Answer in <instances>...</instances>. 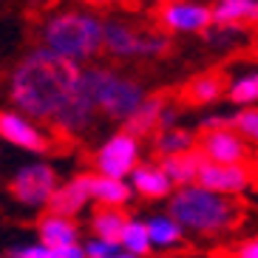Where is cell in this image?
I'll return each instance as SVG.
<instances>
[{
  "label": "cell",
  "instance_id": "obj_26",
  "mask_svg": "<svg viewBox=\"0 0 258 258\" xmlns=\"http://www.w3.org/2000/svg\"><path fill=\"white\" fill-rule=\"evenodd\" d=\"M227 99L233 105H241V108L255 105L258 102V71H244L235 80H230Z\"/></svg>",
  "mask_w": 258,
  "mask_h": 258
},
{
  "label": "cell",
  "instance_id": "obj_33",
  "mask_svg": "<svg viewBox=\"0 0 258 258\" xmlns=\"http://www.w3.org/2000/svg\"><path fill=\"white\" fill-rule=\"evenodd\" d=\"M255 167H258V156H255Z\"/></svg>",
  "mask_w": 258,
  "mask_h": 258
},
{
  "label": "cell",
  "instance_id": "obj_19",
  "mask_svg": "<svg viewBox=\"0 0 258 258\" xmlns=\"http://www.w3.org/2000/svg\"><path fill=\"white\" fill-rule=\"evenodd\" d=\"M162 170L170 176V182L176 184V190L182 187H193L199 182V173H202V165H205V156L199 153V148L193 153H182V156H170V159H159Z\"/></svg>",
  "mask_w": 258,
  "mask_h": 258
},
{
  "label": "cell",
  "instance_id": "obj_27",
  "mask_svg": "<svg viewBox=\"0 0 258 258\" xmlns=\"http://www.w3.org/2000/svg\"><path fill=\"white\" fill-rule=\"evenodd\" d=\"M230 125L238 137H244L252 148H258V108H238L230 116Z\"/></svg>",
  "mask_w": 258,
  "mask_h": 258
},
{
  "label": "cell",
  "instance_id": "obj_1",
  "mask_svg": "<svg viewBox=\"0 0 258 258\" xmlns=\"http://www.w3.org/2000/svg\"><path fill=\"white\" fill-rule=\"evenodd\" d=\"M83 69L60 54L34 46L15 62L9 74V102L17 114L34 122H51L80 94Z\"/></svg>",
  "mask_w": 258,
  "mask_h": 258
},
{
  "label": "cell",
  "instance_id": "obj_20",
  "mask_svg": "<svg viewBox=\"0 0 258 258\" xmlns=\"http://www.w3.org/2000/svg\"><path fill=\"white\" fill-rule=\"evenodd\" d=\"M128 221H131V216L122 207H94L91 233H94V238H102V241H122Z\"/></svg>",
  "mask_w": 258,
  "mask_h": 258
},
{
  "label": "cell",
  "instance_id": "obj_6",
  "mask_svg": "<svg viewBox=\"0 0 258 258\" xmlns=\"http://www.w3.org/2000/svg\"><path fill=\"white\" fill-rule=\"evenodd\" d=\"M139 153H142V142L134 139L131 134L119 131L114 137H108L105 142L99 145L91 156L94 173L105 176V179H119L125 182V176H134L142 162H139Z\"/></svg>",
  "mask_w": 258,
  "mask_h": 258
},
{
  "label": "cell",
  "instance_id": "obj_10",
  "mask_svg": "<svg viewBox=\"0 0 258 258\" xmlns=\"http://www.w3.org/2000/svg\"><path fill=\"white\" fill-rule=\"evenodd\" d=\"M252 182H255V170L250 165H213V162H205L196 184L210 190V193L233 199L244 190H250Z\"/></svg>",
  "mask_w": 258,
  "mask_h": 258
},
{
  "label": "cell",
  "instance_id": "obj_16",
  "mask_svg": "<svg viewBox=\"0 0 258 258\" xmlns=\"http://www.w3.org/2000/svg\"><path fill=\"white\" fill-rule=\"evenodd\" d=\"M167 102H170L167 94H151V97L142 102V108H139L137 114L122 125V131L131 134L134 139H139V142L148 139V137H156V134H159V122H162V114H165Z\"/></svg>",
  "mask_w": 258,
  "mask_h": 258
},
{
  "label": "cell",
  "instance_id": "obj_8",
  "mask_svg": "<svg viewBox=\"0 0 258 258\" xmlns=\"http://www.w3.org/2000/svg\"><path fill=\"white\" fill-rule=\"evenodd\" d=\"M199 153L205 156V162H213V165H250L252 162V145L238 137L233 128L199 134Z\"/></svg>",
  "mask_w": 258,
  "mask_h": 258
},
{
  "label": "cell",
  "instance_id": "obj_9",
  "mask_svg": "<svg viewBox=\"0 0 258 258\" xmlns=\"http://www.w3.org/2000/svg\"><path fill=\"white\" fill-rule=\"evenodd\" d=\"M0 137L9 145H15L20 151H31V153H48L54 148L48 131L40 128V122L17 114V111H3L0 114Z\"/></svg>",
  "mask_w": 258,
  "mask_h": 258
},
{
  "label": "cell",
  "instance_id": "obj_14",
  "mask_svg": "<svg viewBox=\"0 0 258 258\" xmlns=\"http://www.w3.org/2000/svg\"><path fill=\"white\" fill-rule=\"evenodd\" d=\"M88 202H94L91 199V173H77L74 179H69L66 184H60V190H57L54 199L48 202L46 213L62 216V219H74L77 213L85 210Z\"/></svg>",
  "mask_w": 258,
  "mask_h": 258
},
{
  "label": "cell",
  "instance_id": "obj_32",
  "mask_svg": "<svg viewBox=\"0 0 258 258\" xmlns=\"http://www.w3.org/2000/svg\"><path fill=\"white\" fill-rule=\"evenodd\" d=\"M252 48H255V54H258V37H255V40H252Z\"/></svg>",
  "mask_w": 258,
  "mask_h": 258
},
{
  "label": "cell",
  "instance_id": "obj_4",
  "mask_svg": "<svg viewBox=\"0 0 258 258\" xmlns=\"http://www.w3.org/2000/svg\"><path fill=\"white\" fill-rule=\"evenodd\" d=\"M83 94L94 102L97 114L102 119L111 122H125L137 114L142 102L151 94L139 83L137 77H128L122 71L105 69V66H88L83 69V83H80Z\"/></svg>",
  "mask_w": 258,
  "mask_h": 258
},
{
  "label": "cell",
  "instance_id": "obj_15",
  "mask_svg": "<svg viewBox=\"0 0 258 258\" xmlns=\"http://www.w3.org/2000/svg\"><path fill=\"white\" fill-rule=\"evenodd\" d=\"M131 187H134V193H139L142 199H151V202H156V199H170L176 193V184L162 170L159 162H145V165H139L134 170V176H131Z\"/></svg>",
  "mask_w": 258,
  "mask_h": 258
},
{
  "label": "cell",
  "instance_id": "obj_5",
  "mask_svg": "<svg viewBox=\"0 0 258 258\" xmlns=\"http://www.w3.org/2000/svg\"><path fill=\"white\" fill-rule=\"evenodd\" d=\"M60 190V182H57V170L46 162H29V165L17 167L15 176L9 179V193L17 205L31 207V210H40L46 207L54 199V193Z\"/></svg>",
  "mask_w": 258,
  "mask_h": 258
},
{
  "label": "cell",
  "instance_id": "obj_21",
  "mask_svg": "<svg viewBox=\"0 0 258 258\" xmlns=\"http://www.w3.org/2000/svg\"><path fill=\"white\" fill-rule=\"evenodd\" d=\"M148 221V230H151V244L153 250H162V252H173V250H182L184 247V227L179 221H173L170 216H151Z\"/></svg>",
  "mask_w": 258,
  "mask_h": 258
},
{
  "label": "cell",
  "instance_id": "obj_25",
  "mask_svg": "<svg viewBox=\"0 0 258 258\" xmlns=\"http://www.w3.org/2000/svg\"><path fill=\"white\" fill-rule=\"evenodd\" d=\"M122 247L137 258H148L153 252V244H151V230H148V221L142 219H131L128 227H125V235H122Z\"/></svg>",
  "mask_w": 258,
  "mask_h": 258
},
{
  "label": "cell",
  "instance_id": "obj_23",
  "mask_svg": "<svg viewBox=\"0 0 258 258\" xmlns=\"http://www.w3.org/2000/svg\"><path fill=\"white\" fill-rule=\"evenodd\" d=\"M199 148V134L190 128H176L165 131L153 137V151L159 153V159H170V156H182V153H193Z\"/></svg>",
  "mask_w": 258,
  "mask_h": 258
},
{
  "label": "cell",
  "instance_id": "obj_11",
  "mask_svg": "<svg viewBox=\"0 0 258 258\" xmlns=\"http://www.w3.org/2000/svg\"><path fill=\"white\" fill-rule=\"evenodd\" d=\"M145 34V26L131 23L125 17H105V51L116 60H142Z\"/></svg>",
  "mask_w": 258,
  "mask_h": 258
},
{
  "label": "cell",
  "instance_id": "obj_29",
  "mask_svg": "<svg viewBox=\"0 0 258 258\" xmlns=\"http://www.w3.org/2000/svg\"><path fill=\"white\" fill-rule=\"evenodd\" d=\"M9 258H57L51 247L46 244H23V247H12L9 250Z\"/></svg>",
  "mask_w": 258,
  "mask_h": 258
},
{
  "label": "cell",
  "instance_id": "obj_31",
  "mask_svg": "<svg viewBox=\"0 0 258 258\" xmlns=\"http://www.w3.org/2000/svg\"><path fill=\"white\" fill-rule=\"evenodd\" d=\"M57 258H88L85 255V244H69V247H60V250H54Z\"/></svg>",
  "mask_w": 258,
  "mask_h": 258
},
{
  "label": "cell",
  "instance_id": "obj_28",
  "mask_svg": "<svg viewBox=\"0 0 258 258\" xmlns=\"http://www.w3.org/2000/svg\"><path fill=\"white\" fill-rule=\"evenodd\" d=\"M85 255L88 258H137L131 255L119 241H102V238H88L85 241Z\"/></svg>",
  "mask_w": 258,
  "mask_h": 258
},
{
  "label": "cell",
  "instance_id": "obj_3",
  "mask_svg": "<svg viewBox=\"0 0 258 258\" xmlns=\"http://www.w3.org/2000/svg\"><path fill=\"white\" fill-rule=\"evenodd\" d=\"M167 216L179 221L184 233L216 238V235L233 230L244 219V207L230 196H219V193H210V190L193 184V187L176 190L167 199Z\"/></svg>",
  "mask_w": 258,
  "mask_h": 258
},
{
  "label": "cell",
  "instance_id": "obj_24",
  "mask_svg": "<svg viewBox=\"0 0 258 258\" xmlns=\"http://www.w3.org/2000/svg\"><path fill=\"white\" fill-rule=\"evenodd\" d=\"M205 46L216 48V51L227 54V51H238L250 43V29H238V26H210L202 34Z\"/></svg>",
  "mask_w": 258,
  "mask_h": 258
},
{
  "label": "cell",
  "instance_id": "obj_18",
  "mask_svg": "<svg viewBox=\"0 0 258 258\" xmlns=\"http://www.w3.org/2000/svg\"><path fill=\"white\" fill-rule=\"evenodd\" d=\"M37 233H40V244H46L51 250H60V247H69V244H80V230H77V224L71 219L54 216V213L40 216Z\"/></svg>",
  "mask_w": 258,
  "mask_h": 258
},
{
  "label": "cell",
  "instance_id": "obj_22",
  "mask_svg": "<svg viewBox=\"0 0 258 258\" xmlns=\"http://www.w3.org/2000/svg\"><path fill=\"white\" fill-rule=\"evenodd\" d=\"M131 187L128 182H119V179H105V176L91 173V199L97 202V207H122L131 202Z\"/></svg>",
  "mask_w": 258,
  "mask_h": 258
},
{
  "label": "cell",
  "instance_id": "obj_30",
  "mask_svg": "<svg viewBox=\"0 0 258 258\" xmlns=\"http://www.w3.org/2000/svg\"><path fill=\"white\" fill-rule=\"evenodd\" d=\"M227 258H258V235L255 238H247V241L235 244L233 250L227 252Z\"/></svg>",
  "mask_w": 258,
  "mask_h": 258
},
{
  "label": "cell",
  "instance_id": "obj_2",
  "mask_svg": "<svg viewBox=\"0 0 258 258\" xmlns=\"http://www.w3.org/2000/svg\"><path fill=\"white\" fill-rule=\"evenodd\" d=\"M37 40V46L80 66L105 51V17L91 9H60L40 23Z\"/></svg>",
  "mask_w": 258,
  "mask_h": 258
},
{
  "label": "cell",
  "instance_id": "obj_17",
  "mask_svg": "<svg viewBox=\"0 0 258 258\" xmlns=\"http://www.w3.org/2000/svg\"><path fill=\"white\" fill-rule=\"evenodd\" d=\"M213 26L258 29V0H219L213 3Z\"/></svg>",
  "mask_w": 258,
  "mask_h": 258
},
{
  "label": "cell",
  "instance_id": "obj_13",
  "mask_svg": "<svg viewBox=\"0 0 258 258\" xmlns=\"http://www.w3.org/2000/svg\"><path fill=\"white\" fill-rule=\"evenodd\" d=\"M230 91V80L224 71L213 69V71H202V74L190 77L187 83L179 88V102L182 105H213L216 99H221Z\"/></svg>",
  "mask_w": 258,
  "mask_h": 258
},
{
  "label": "cell",
  "instance_id": "obj_12",
  "mask_svg": "<svg viewBox=\"0 0 258 258\" xmlns=\"http://www.w3.org/2000/svg\"><path fill=\"white\" fill-rule=\"evenodd\" d=\"M97 119H99V114H97V108H94V102L85 97L83 88H80V94H77L69 105L60 111V116L51 122V131L57 134V137H62V139L85 137V134H91L94 131Z\"/></svg>",
  "mask_w": 258,
  "mask_h": 258
},
{
  "label": "cell",
  "instance_id": "obj_7",
  "mask_svg": "<svg viewBox=\"0 0 258 258\" xmlns=\"http://www.w3.org/2000/svg\"><path fill=\"white\" fill-rule=\"evenodd\" d=\"M156 29L165 34H205L213 26V6L190 3V0H170L159 3L153 12Z\"/></svg>",
  "mask_w": 258,
  "mask_h": 258
}]
</instances>
